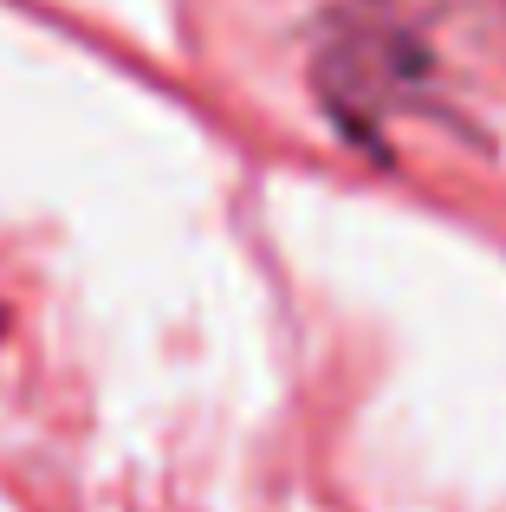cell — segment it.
I'll list each match as a JSON object with an SVG mask.
<instances>
[{"mask_svg": "<svg viewBox=\"0 0 506 512\" xmlns=\"http://www.w3.org/2000/svg\"><path fill=\"white\" fill-rule=\"evenodd\" d=\"M416 78H422V52L390 26H344V39H331L325 65H318L325 104L331 111L357 104V117H377V104L403 98Z\"/></svg>", "mask_w": 506, "mask_h": 512, "instance_id": "cell-1", "label": "cell"}]
</instances>
